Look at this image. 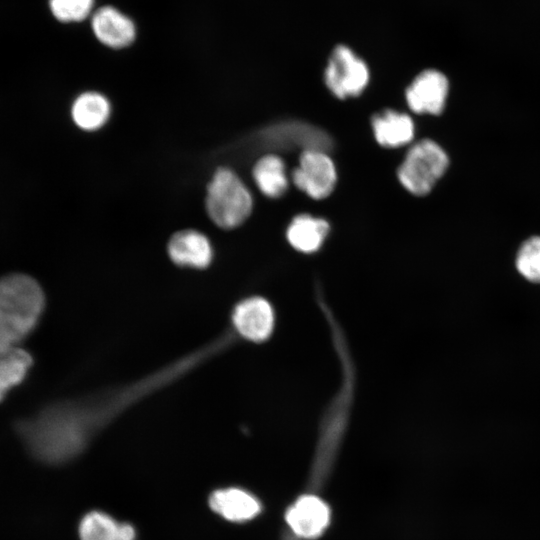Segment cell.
I'll list each match as a JSON object with an SVG mask.
<instances>
[{
	"label": "cell",
	"mask_w": 540,
	"mask_h": 540,
	"mask_svg": "<svg viewBox=\"0 0 540 540\" xmlns=\"http://www.w3.org/2000/svg\"><path fill=\"white\" fill-rule=\"evenodd\" d=\"M31 365V355L20 347L0 351V402L25 378Z\"/></svg>",
	"instance_id": "cell-17"
},
{
	"label": "cell",
	"mask_w": 540,
	"mask_h": 540,
	"mask_svg": "<svg viewBox=\"0 0 540 540\" xmlns=\"http://www.w3.org/2000/svg\"><path fill=\"white\" fill-rule=\"evenodd\" d=\"M515 265L527 281L540 283V236L530 237L520 246Z\"/></svg>",
	"instance_id": "cell-19"
},
{
	"label": "cell",
	"mask_w": 540,
	"mask_h": 540,
	"mask_svg": "<svg viewBox=\"0 0 540 540\" xmlns=\"http://www.w3.org/2000/svg\"><path fill=\"white\" fill-rule=\"evenodd\" d=\"M91 24L96 38L113 49L129 46L136 36L132 20L111 6L98 9Z\"/></svg>",
	"instance_id": "cell-11"
},
{
	"label": "cell",
	"mask_w": 540,
	"mask_h": 540,
	"mask_svg": "<svg viewBox=\"0 0 540 540\" xmlns=\"http://www.w3.org/2000/svg\"><path fill=\"white\" fill-rule=\"evenodd\" d=\"M44 304L43 290L32 277L14 273L0 278V351L18 347L36 326Z\"/></svg>",
	"instance_id": "cell-2"
},
{
	"label": "cell",
	"mask_w": 540,
	"mask_h": 540,
	"mask_svg": "<svg viewBox=\"0 0 540 540\" xmlns=\"http://www.w3.org/2000/svg\"><path fill=\"white\" fill-rule=\"evenodd\" d=\"M448 165L445 151L436 142L424 139L408 151L397 175L410 193L423 196L431 191Z\"/></svg>",
	"instance_id": "cell-4"
},
{
	"label": "cell",
	"mask_w": 540,
	"mask_h": 540,
	"mask_svg": "<svg viewBox=\"0 0 540 540\" xmlns=\"http://www.w3.org/2000/svg\"><path fill=\"white\" fill-rule=\"evenodd\" d=\"M324 80L329 90L340 99L357 96L369 81V70L349 47L338 45L329 58Z\"/></svg>",
	"instance_id": "cell-5"
},
{
	"label": "cell",
	"mask_w": 540,
	"mask_h": 540,
	"mask_svg": "<svg viewBox=\"0 0 540 540\" xmlns=\"http://www.w3.org/2000/svg\"><path fill=\"white\" fill-rule=\"evenodd\" d=\"M336 170L332 160L320 150H305L292 179L297 188L314 199L330 195L336 183Z\"/></svg>",
	"instance_id": "cell-6"
},
{
	"label": "cell",
	"mask_w": 540,
	"mask_h": 540,
	"mask_svg": "<svg viewBox=\"0 0 540 540\" xmlns=\"http://www.w3.org/2000/svg\"><path fill=\"white\" fill-rule=\"evenodd\" d=\"M120 522L102 511L85 514L78 527L80 540H118Z\"/></svg>",
	"instance_id": "cell-18"
},
{
	"label": "cell",
	"mask_w": 540,
	"mask_h": 540,
	"mask_svg": "<svg viewBox=\"0 0 540 540\" xmlns=\"http://www.w3.org/2000/svg\"><path fill=\"white\" fill-rule=\"evenodd\" d=\"M167 254L179 267L205 269L214 259V248L206 234L186 228L171 235L167 242Z\"/></svg>",
	"instance_id": "cell-8"
},
{
	"label": "cell",
	"mask_w": 540,
	"mask_h": 540,
	"mask_svg": "<svg viewBox=\"0 0 540 540\" xmlns=\"http://www.w3.org/2000/svg\"><path fill=\"white\" fill-rule=\"evenodd\" d=\"M329 228L328 222L322 218L298 215L287 229V239L300 252H315L322 245Z\"/></svg>",
	"instance_id": "cell-15"
},
{
	"label": "cell",
	"mask_w": 540,
	"mask_h": 540,
	"mask_svg": "<svg viewBox=\"0 0 540 540\" xmlns=\"http://www.w3.org/2000/svg\"><path fill=\"white\" fill-rule=\"evenodd\" d=\"M252 175L258 189L267 197H280L288 188L285 164L276 155L261 157L253 167Z\"/></svg>",
	"instance_id": "cell-16"
},
{
	"label": "cell",
	"mask_w": 540,
	"mask_h": 540,
	"mask_svg": "<svg viewBox=\"0 0 540 540\" xmlns=\"http://www.w3.org/2000/svg\"><path fill=\"white\" fill-rule=\"evenodd\" d=\"M372 127L377 142L388 148L403 146L414 136L412 119L404 113L385 110L372 118Z\"/></svg>",
	"instance_id": "cell-14"
},
{
	"label": "cell",
	"mask_w": 540,
	"mask_h": 540,
	"mask_svg": "<svg viewBox=\"0 0 540 540\" xmlns=\"http://www.w3.org/2000/svg\"><path fill=\"white\" fill-rule=\"evenodd\" d=\"M330 517L329 506L313 493L300 496L285 512L289 528L304 539H315L323 534Z\"/></svg>",
	"instance_id": "cell-9"
},
{
	"label": "cell",
	"mask_w": 540,
	"mask_h": 540,
	"mask_svg": "<svg viewBox=\"0 0 540 540\" xmlns=\"http://www.w3.org/2000/svg\"><path fill=\"white\" fill-rule=\"evenodd\" d=\"M231 320L235 332L252 342L267 340L275 321L271 304L259 296L238 302L232 311Z\"/></svg>",
	"instance_id": "cell-7"
},
{
	"label": "cell",
	"mask_w": 540,
	"mask_h": 540,
	"mask_svg": "<svg viewBox=\"0 0 540 540\" xmlns=\"http://www.w3.org/2000/svg\"><path fill=\"white\" fill-rule=\"evenodd\" d=\"M94 0H50L49 6L56 19L62 22H78L91 13Z\"/></svg>",
	"instance_id": "cell-20"
},
{
	"label": "cell",
	"mask_w": 540,
	"mask_h": 540,
	"mask_svg": "<svg viewBox=\"0 0 540 540\" xmlns=\"http://www.w3.org/2000/svg\"><path fill=\"white\" fill-rule=\"evenodd\" d=\"M210 508L230 522H246L261 512V504L251 493L237 487L218 489L209 497Z\"/></svg>",
	"instance_id": "cell-12"
},
{
	"label": "cell",
	"mask_w": 540,
	"mask_h": 540,
	"mask_svg": "<svg viewBox=\"0 0 540 540\" xmlns=\"http://www.w3.org/2000/svg\"><path fill=\"white\" fill-rule=\"evenodd\" d=\"M446 76L434 69L421 72L406 90L408 106L415 113L440 114L448 95Z\"/></svg>",
	"instance_id": "cell-10"
},
{
	"label": "cell",
	"mask_w": 540,
	"mask_h": 540,
	"mask_svg": "<svg viewBox=\"0 0 540 540\" xmlns=\"http://www.w3.org/2000/svg\"><path fill=\"white\" fill-rule=\"evenodd\" d=\"M253 198L242 179L229 167H218L206 186L205 210L225 230L237 228L250 216Z\"/></svg>",
	"instance_id": "cell-3"
},
{
	"label": "cell",
	"mask_w": 540,
	"mask_h": 540,
	"mask_svg": "<svg viewBox=\"0 0 540 540\" xmlns=\"http://www.w3.org/2000/svg\"><path fill=\"white\" fill-rule=\"evenodd\" d=\"M70 113L73 123L80 130L96 132L109 122L112 105L102 92L89 90L77 95L72 102Z\"/></svg>",
	"instance_id": "cell-13"
},
{
	"label": "cell",
	"mask_w": 540,
	"mask_h": 540,
	"mask_svg": "<svg viewBox=\"0 0 540 540\" xmlns=\"http://www.w3.org/2000/svg\"><path fill=\"white\" fill-rule=\"evenodd\" d=\"M17 430L29 452L49 464L75 458L94 437L74 400L47 406L34 417L20 421Z\"/></svg>",
	"instance_id": "cell-1"
},
{
	"label": "cell",
	"mask_w": 540,
	"mask_h": 540,
	"mask_svg": "<svg viewBox=\"0 0 540 540\" xmlns=\"http://www.w3.org/2000/svg\"><path fill=\"white\" fill-rule=\"evenodd\" d=\"M136 530L133 525L129 523H120L118 540H135Z\"/></svg>",
	"instance_id": "cell-21"
}]
</instances>
